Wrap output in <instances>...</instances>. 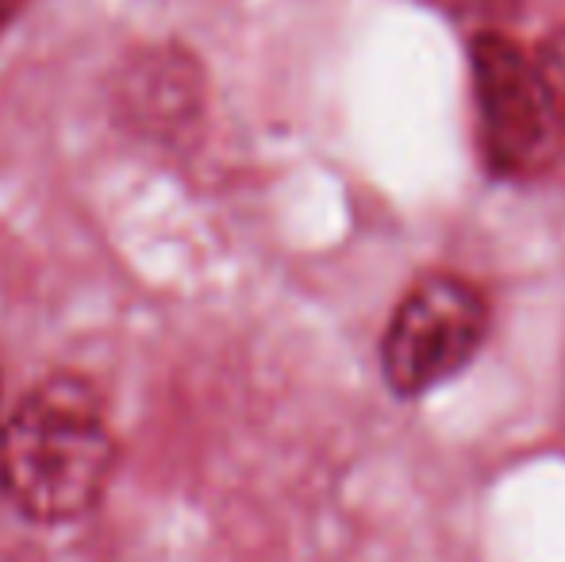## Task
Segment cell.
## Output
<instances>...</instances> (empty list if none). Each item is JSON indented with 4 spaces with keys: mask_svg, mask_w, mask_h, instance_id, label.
Listing matches in <instances>:
<instances>
[{
    "mask_svg": "<svg viewBox=\"0 0 565 562\" xmlns=\"http://www.w3.org/2000/svg\"><path fill=\"white\" fill-rule=\"evenodd\" d=\"M116 470V435L97 390L54 374L0 427V489L35 524H70L97 509Z\"/></svg>",
    "mask_w": 565,
    "mask_h": 562,
    "instance_id": "6da1fadb",
    "label": "cell"
},
{
    "mask_svg": "<svg viewBox=\"0 0 565 562\" xmlns=\"http://www.w3.org/2000/svg\"><path fill=\"white\" fill-rule=\"evenodd\" d=\"M481 150L492 173L535 178L562 155L565 124L546 97L539 70L512 39L484 31L469 46Z\"/></svg>",
    "mask_w": 565,
    "mask_h": 562,
    "instance_id": "7a4b0ae2",
    "label": "cell"
},
{
    "mask_svg": "<svg viewBox=\"0 0 565 562\" xmlns=\"http://www.w3.org/2000/svg\"><path fill=\"white\" fill-rule=\"evenodd\" d=\"M489 336L481 289L458 274H427L396 305L381 339V370L401 397H419L473 362Z\"/></svg>",
    "mask_w": 565,
    "mask_h": 562,
    "instance_id": "3957f363",
    "label": "cell"
},
{
    "mask_svg": "<svg viewBox=\"0 0 565 562\" xmlns=\"http://www.w3.org/2000/svg\"><path fill=\"white\" fill-rule=\"evenodd\" d=\"M124 105L135 120L158 124L166 131L173 124H185L201 105V85H196V66L181 54L154 51L147 62H135L124 77Z\"/></svg>",
    "mask_w": 565,
    "mask_h": 562,
    "instance_id": "277c9868",
    "label": "cell"
},
{
    "mask_svg": "<svg viewBox=\"0 0 565 562\" xmlns=\"http://www.w3.org/2000/svg\"><path fill=\"white\" fill-rule=\"evenodd\" d=\"M531 62H535L539 82H543L554 113H558V120L565 124V28L551 31V35L539 43V54Z\"/></svg>",
    "mask_w": 565,
    "mask_h": 562,
    "instance_id": "5b68a950",
    "label": "cell"
},
{
    "mask_svg": "<svg viewBox=\"0 0 565 562\" xmlns=\"http://www.w3.org/2000/svg\"><path fill=\"white\" fill-rule=\"evenodd\" d=\"M431 4L458 15V20H477V23H497L520 12V0H431Z\"/></svg>",
    "mask_w": 565,
    "mask_h": 562,
    "instance_id": "8992f818",
    "label": "cell"
},
{
    "mask_svg": "<svg viewBox=\"0 0 565 562\" xmlns=\"http://www.w3.org/2000/svg\"><path fill=\"white\" fill-rule=\"evenodd\" d=\"M28 4H31V0H0V35H4L15 20H20V12Z\"/></svg>",
    "mask_w": 565,
    "mask_h": 562,
    "instance_id": "52a82bcc",
    "label": "cell"
}]
</instances>
